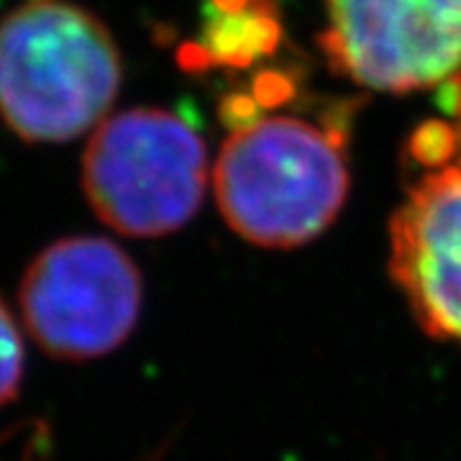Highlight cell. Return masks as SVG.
<instances>
[{"instance_id":"7a4b0ae2","label":"cell","mask_w":461,"mask_h":461,"mask_svg":"<svg viewBox=\"0 0 461 461\" xmlns=\"http://www.w3.org/2000/svg\"><path fill=\"white\" fill-rule=\"evenodd\" d=\"M121 85L108 29L67 0H29L0 21V115L29 141L98 126Z\"/></svg>"},{"instance_id":"6da1fadb","label":"cell","mask_w":461,"mask_h":461,"mask_svg":"<svg viewBox=\"0 0 461 461\" xmlns=\"http://www.w3.org/2000/svg\"><path fill=\"white\" fill-rule=\"evenodd\" d=\"M346 118L259 111L230 126L213 175L230 229L267 249L300 247L329 229L348 195Z\"/></svg>"},{"instance_id":"52a82bcc","label":"cell","mask_w":461,"mask_h":461,"mask_svg":"<svg viewBox=\"0 0 461 461\" xmlns=\"http://www.w3.org/2000/svg\"><path fill=\"white\" fill-rule=\"evenodd\" d=\"M280 39L275 0H208V16L193 65L241 69L277 51Z\"/></svg>"},{"instance_id":"9c48e42d","label":"cell","mask_w":461,"mask_h":461,"mask_svg":"<svg viewBox=\"0 0 461 461\" xmlns=\"http://www.w3.org/2000/svg\"><path fill=\"white\" fill-rule=\"evenodd\" d=\"M438 103H441V108H444L446 113H451L456 118V126H454V131H456V144H459L456 159H461V72H456L451 80H446V83L441 85Z\"/></svg>"},{"instance_id":"3957f363","label":"cell","mask_w":461,"mask_h":461,"mask_svg":"<svg viewBox=\"0 0 461 461\" xmlns=\"http://www.w3.org/2000/svg\"><path fill=\"white\" fill-rule=\"evenodd\" d=\"M205 144L190 121L159 108L105 118L83 159L85 195L103 223L154 239L182 229L205 195Z\"/></svg>"},{"instance_id":"8992f818","label":"cell","mask_w":461,"mask_h":461,"mask_svg":"<svg viewBox=\"0 0 461 461\" xmlns=\"http://www.w3.org/2000/svg\"><path fill=\"white\" fill-rule=\"evenodd\" d=\"M390 272L423 330L461 346V159L429 169L397 208Z\"/></svg>"},{"instance_id":"ba28073f","label":"cell","mask_w":461,"mask_h":461,"mask_svg":"<svg viewBox=\"0 0 461 461\" xmlns=\"http://www.w3.org/2000/svg\"><path fill=\"white\" fill-rule=\"evenodd\" d=\"M23 377V339L21 329L0 300V405L18 395Z\"/></svg>"},{"instance_id":"5b68a950","label":"cell","mask_w":461,"mask_h":461,"mask_svg":"<svg viewBox=\"0 0 461 461\" xmlns=\"http://www.w3.org/2000/svg\"><path fill=\"white\" fill-rule=\"evenodd\" d=\"M323 8L321 50L351 83L411 93L461 72V0H323Z\"/></svg>"},{"instance_id":"277c9868","label":"cell","mask_w":461,"mask_h":461,"mask_svg":"<svg viewBox=\"0 0 461 461\" xmlns=\"http://www.w3.org/2000/svg\"><path fill=\"white\" fill-rule=\"evenodd\" d=\"M141 297V275L123 249L98 236H72L29 264L21 313L50 357L85 362L111 354L131 336Z\"/></svg>"}]
</instances>
